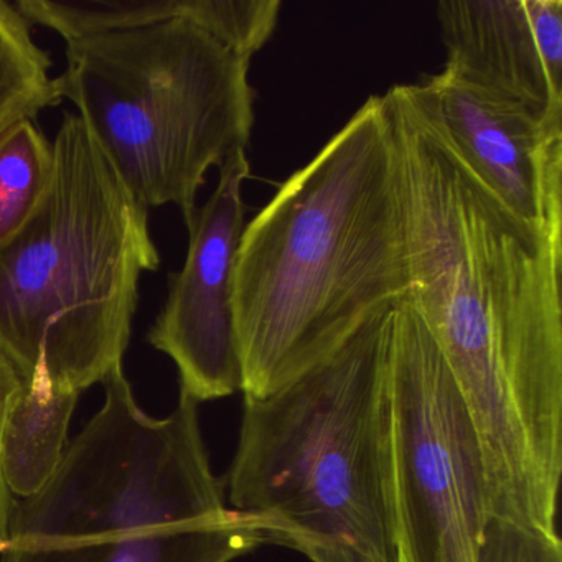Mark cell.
Listing matches in <instances>:
<instances>
[{"instance_id":"cell-6","label":"cell","mask_w":562,"mask_h":562,"mask_svg":"<svg viewBox=\"0 0 562 562\" xmlns=\"http://www.w3.org/2000/svg\"><path fill=\"white\" fill-rule=\"evenodd\" d=\"M65 58L58 97L127 190L190 223L209 170L251 140V60L183 19L67 42Z\"/></svg>"},{"instance_id":"cell-11","label":"cell","mask_w":562,"mask_h":562,"mask_svg":"<svg viewBox=\"0 0 562 562\" xmlns=\"http://www.w3.org/2000/svg\"><path fill=\"white\" fill-rule=\"evenodd\" d=\"M78 397L22 384L0 439V460L12 495L29 498L50 482L67 452Z\"/></svg>"},{"instance_id":"cell-5","label":"cell","mask_w":562,"mask_h":562,"mask_svg":"<svg viewBox=\"0 0 562 562\" xmlns=\"http://www.w3.org/2000/svg\"><path fill=\"white\" fill-rule=\"evenodd\" d=\"M52 147L47 193L0 245V357L24 386L81 394L123 367L140 278L160 256L149 210L78 114Z\"/></svg>"},{"instance_id":"cell-15","label":"cell","mask_w":562,"mask_h":562,"mask_svg":"<svg viewBox=\"0 0 562 562\" xmlns=\"http://www.w3.org/2000/svg\"><path fill=\"white\" fill-rule=\"evenodd\" d=\"M12 506L14 496L5 482L2 460H0V555L4 552L9 541V525H11Z\"/></svg>"},{"instance_id":"cell-7","label":"cell","mask_w":562,"mask_h":562,"mask_svg":"<svg viewBox=\"0 0 562 562\" xmlns=\"http://www.w3.org/2000/svg\"><path fill=\"white\" fill-rule=\"evenodd\" d=\"M387 374L400 558L476 562L490 516L479 439L439 347L407 299L390 314Z\"/></svg>"},{"instance_id":"cell-12","label":"cell","mask_w":562,"mask_h":562,"mask_svg":"<svg viewBox=\"0 0 562 562\" xmlns=\"http://www.w3.org/2000/svg\"><path fill=\"white\" fill-rule=\"evenodd\" d=\"M50 55L35 42L32 24L14 2L0 0V140L22 121L58 106Z\"/></svg>"},{"instance_id":"cell-16","label":"cell","mask_w":562,"mask_h":562,"mask_svg":"<svg viewBox=\"0 0 562 562\" xmlns=\"http://www.w3.org/2000/svg\"><path fill=\"white\" fill-rule=\"evenodd\" d=\"M400 562H404L403 559L400 558Z\"/></svg>"},{"instance_id":"cell-3","label":"cell","mask_w":562,"mask_h":562,"mask_svg":"<svg viewBox=\"0 0 562 562\" xmlns=\"http://www.w3.org/2000/svg\"><path fill=\"white\" fill-rule=\"evenodd\" d=\"M391 311L274 393L245 396L229 503L311 562H400Z\"/></svg>"},{"instance_id":"cell-9","label":"cell","mask_w":562,"mask_h":562,"mask_svg":"<svg viewBox=\"0 0 562 562\" xmlns=\"http://www.w3.org/2000/svg\"><path fill=\"white\" fill-rule=\"evenodd\" d=\"M419 87L486 189L522 222L562 235V124L548 123L447 68Z\"/></svg>"},{"instance_id":"cell-2","label":"cell","mask_w":562,"mask_h":562,"mask_svg":"<svg viewBox=\"0 0 562 562\" xmlns=\"http://www.w3.org/2000/svg\"><path fill=\"white\" fill-rule=\"evenodd\" d=\"M407 292L396 146L373 94L246 223L233 272L243 394L291 383Z\"/></svg>"},{"instance_id":"cell-10","label":"cell","mask_w":562,"mask_h":562,"mask_svg":"<svg viewBox=\"0 0 562 562\" xmlns=\"http://www.w3.org/2000/svg\"><path fill=\"white\" fill-rule=\"evenodd\" d=\"M447 70L562 124L561 0H442Z\"/></svg>"},{"instance_id":"cell-8","label":"cell","mask_w":562,"mask_h":562,"mask_svg":"<svg viewBox=\"0 0 562 562\" xmlns=\"http://www.w3.org/2000/svg\"><path fill=\"white\" fill-rule=\"evenodd\" d=\"M251 172L246 150L218 169V186L187 223L186 265L169 278V294L149 331V344L172 358L180 393L220 400L243 390L233 312V272L245 232L243 183Z\"/></svg>"},{"instance_id":"cell-4","label":"cell","mask_w":562,"mask_h":562,"mask_svg":"<svg viewBox=\"0 0 562 562\" xmlns=\"http://www.w3.org/2000/svg\"><path fill=\"white\" fill-rule=\"evenodd\" d=\"M50 482L14 499L0 562H232L268 536L228 508L213 475L199 404L180 393L144 413L123 367Z\"/></svg>"},{"instance_id":"cell-13","label":"cell","mask_w":562,"mask_h":562,"mask_svg":"<svg viewBox=\"0 0 562 562\" xmlns=\"http://www.w3.org/2000/svg\"><path fill=\"white\" fill-rule=\"evenodd\" d=\"M54 147L35 121H22L0 140V245L34 215L47 193Z\"/></svg>"},{"instance_id":"cell-1","label":"cell","mask_w":562,"mask_h":562,"mask_svg":"<svg viewBox=\"0 0 562 562\" xmlns=\"http://www.w3.org/2000/svg\"><path fill=\"white\" fill-rule=\"evenodd\" d=\"M400 166L409 292L472 420L488 515L558 538L562 235L509 212L419 83L383 94Z\"/></svg>"},{"instance_id":"cell-14","label":"cell","mask_w":562,"mask_h":562,"mask_svg":"<svg viewBox=\"0 0 562 562\" xmlns=\"http://www.w3.org/2000/svg\"><path fill=\"white\" fill-rule=\"evenodd\" d=\"M476 562H562V541L529 526L488 516Z\"/></svg>"}]
</instances>
